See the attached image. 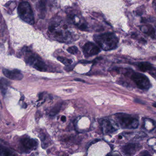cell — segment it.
I'll list each match as a JSON object with an SVG mask.
<instances>
[{"instance_id": "cell-1", "label": "cell", "mask_w": 156, "mask_h": 156, "mask_svg": "<svg viewBox=\"0 0 156 156\" xmlns=\"http://www.w3.org/2000/svg\"><path fill=\"white\" fill-rule=\"evenodd\" d=\"M93 39L101 48L105 51L116 49L119 43L118 38L113 33L95 35Z\"/></svg>"}, {"instance_id": "cell-2", "label": "cell", "mask_w": 156, "mask_h": 156, "mask_svg": "<svg viewBox=\"0 0 156 156\" xmlns=\"http://www.w3.org/2000/svg\"><path fill=\"white\" fill-rule=\"evenodd\" d=\"M49 32L52 36L58 41L65 42L69 41L72 37L71 33L68 30V25L65 24L53 22L48 28Z\"/></svg>"}, {"instance_id": "cell-3", "label": "cell", "mask_w": 156, "mask_h": 156, "mask_svg": "<svg viewBox=\"0 0 156 156\" xmlns=\"http://www.w3.org/2000/svg\"><path fill=\"white\" fill-rule=\"evenodd\" d=\"M18 14L20 18L25 23L30 25L34 24L33 11L31 6L27 1L21 2L18 6Z\"/></svg>"}, {"instance_id": "cell-4", "label": "cell", "mask_w": 156, "mask_h": 156, "mask_svg": "<svg viewBox=\"0 0 156 156\" xmlns=\"http://www.w3.org/2000/svg\"><path fill=\"white\" fill-rule=\"evenodd\" d=\"M118 120L122 128L128 129H134L138 127L139 121L138 120L128 114H118Z\"/></svg>"}, {"instance_id": "cell-5", "label": "cell", "mask_w": 156, "mask_h": 156, "mask_svg": "<svg viewBox=\"0 0 156 156\" xmlns=\"http://www.w3.org/2000/svg\"><path fill=\"white\" fill-rule=\"evenodd\" d=\"M131 79L137 87L142 90H148L152 86L149 79L144 74L134 72L131 76Z\"/></svg>"}, {"instance_id": "cell-6", "label": "cell", "mask_w": 156, "mask_h": 156, "mask_svg": "<svg viewBox=\"0 0 156 156\" xmlns=\"http://www.w3.org/2000/svg\"><path fill=\"white\" fill-rule=\"evenodd\" d=\"M26 62L38 71L40 72L47 71V67L45 63L36 55H30L26 59Z\"/></svg>"}, {"instance_id": "cell-7", "label": "cell", "mask_w": 156, "mask_h": 156, "mask_svg": "<svg viewBox=\"0 0 156 156\" xmlns=\"http://www.w3.org/2000/svg\"><path fill=\"white\" fill-rule=\"evenodd\" d=\"M82 50L86 57L95 56L100 52V49L98 46L90 42H87L82 47Z\"/></svg>"}, {"instance_id": "cell-8", "label": "cell", "mask_w": 156, "mask_h": 156, "mask_svg": "<svg viewBox=\"0 0 156 156\" xmlns=\"http://www.w3.org/2000/svg\"><path fill=\"white\" fill-rule=\"evenodd\" d=\"M100 125L104 134H110L116 131V127L112 122L107 119H103L101 120Z\"/></svg>"}, {"instance_id": "cell-9", "label": "cell", "mask_w": 156, "mask_h": 156, "mask_svg": "<svg viewBox=\"0 0 156 156\" xmlns=\"http://www.w3.org/2000/svg\"><path fill=\"white\" fill-rule=\"evenodd\" d=\"M21 144L23 148L26 151L30 152L36 148L38 142L34 139L25 138L21 141Z\"/></svg>"}, {"instance_id": "cell-10", "label": "cell", "mask_w": 156, "mask_h": 156, "mask_svg": "<svg viewBox=\"0 0 156 156\" xmlns=\"http://www.w3.org/2000/svg\"><path fill=\"white\" fill-rule=\"evenodd\" d=\"M3 73L4 75L9 79L14 80H21L23 79L24 76L21 72L17 69L13 70H9L6 69H3Z\"/></svg>"}, {"instance_id": "cell-11", "label": "cell", "mask_w": 156, "mask_h": 156, "mask_svg": "<svg viewBox=\"0 0 156 156\" xmlns=\"http://www.w3.org/2000/svg\"><path fill=\"white\" fill-rule=\"evenodd\" d=\"M138 67L141 71L143 72H148L154 78H156V68L148 62H141L138 65Z\"/></svg>"}, {"instance_id": "cell-12", "label": "cell", "mask_w": 156, "mask_h": 156, "mask_svg": "<svg viewBox=\"0 0 156 156\" xmlns=\"http://www.w3.org/2000/svg\"><path fill=\"white\" fill-rule=\"evenodd\" d=\"M141 146L138 144L129 143L123 147V152L126 155H133L138 152Z\"/></svg>"}, {"instance_id": "cell-13", "label": "cell", "mask_w": 156, "mask_h": 156, "mask_svg": "<svg viewBox=\"0 0 156 156\" xmlns=\"http://www.w3.org/2000/svg\"><path fill=\"white\" fill-rule=\"evenodd\" d=\"M70 18L74 24L77 26L79 29L81 30H85L87 29V25L84 22L82 21L80 17L77 16V14H70Z\"/></svg>"}, {"instance_id": "cell-14", "label": "cell", "mask_w": 156, "mask_h": 156, "mask_svg": "<svg viewBox=\"0 0 156 156\" xmlns=\"http://www.w3.org/2000/svg\"><path fill=\"white\" fill-rule=\"evenodd\" d=\"M141 29L144 33L147 34L152 39H154L156 37L155 30L150 25L141 26Z\"/></svg>"}, {"instance_id": "cell-15", "label": "cell", "mask_w": 156, "mask_h": 156, "mask_svg": "<svg viewBox=\"0 0 156 156\" xmlns=\"http://www.w3.org/2000/svg\"><path fill=\"white\" fill-rule=\"evenodd\" d=\"M10 82L6 79L3 78H1V93L3 94H5L6 92V87L8 86L10 84Z\"/></svg>"}, {"instance_id": "cell-16", "label": "cell", "mask_w": 156, "mask_h": 156, "mask_svg": "<svg viewBox=\"0 0 156 156\" xmlns=\"http://www.w3.org/2000/svg\"><path fill=\"white\" fill-rule=\"evenodd\" d=\"M57 59L60 62H61V63H63V64H64L66 66L71 65L73 62L72 61L71 59H67L64 57L58 56L57 57Z\"/></svg>"}, {"instance_id": "cell-17", "label": "cell", "mask_w": 156, "mask_h": 156, "mask_svg": "<svg viewBox=\"0 0 156 156\" xmlns=\"http://www.w3.org/2000/svg\"><path fill=\"white\" fill-rule=\"evenodd\" d=\"M61 108V104H58L56 105L55 107L53 108L50 111L49 116H54L59 113L60 109Z\"/></svg>"}, {"instance_id": "cell-18", "label": "cell", "mask_w": 156, "mask_h": 156, "mask_svg": "<svg viewBox=\"0 0 156 156\" xmlns=\"http://www.w3.org/2000/svg\"><path fill=\"white\" fill-rule=\"evenodd\" d=\"M1 155L2 156H11V155H13V153L12 152V151L10 150L8 148H1Z\"/></svg>"}, {"instance_id": "cell-19", "label": "cell", "mask_w": 156, "mask_h": 156, "mask_svg": "<svg viewBox=\"0 0 156 156\" xmlns=\"http://www.w3.org/2000/svg\"><path fill=\"white\" fill-rule=\"evenodd\" d=\"M47 0H40L39 2V8L40 11H45L46 8Z\"/></svg>"}, {"instance_id": "cell-20", "label": "cell", "mask_w": 156, "mask_h": 156, "mask_svg": "<svg viewBox=\"0 0 156 156\" xmlns=\"http://www.w3.org/2000/svg\"><path fill=\"white\" fill-rule=\"evenodd\" d=\"M68 52L72 55H76L78 52V48L75 46L70 47L67 49Z\"/></svg>"}, {"instance_id": "cell-21", "label": "cell", "mask_w": 156, "mask_h": 156, "mask_svg": "<svg viewBox=\"0 0 156 156\" xmlns=\"http://www.w3.org/2000/svg\"><path fill=\"white\" fill-rule=\"evenodd\" d=\"M61 120L62 122H65L66 120V117L65 116H62L61 118Z\"/></svg>"}, {"instance_id": "cell-22", "label": "cell", "mask_w": 156, "mask_h": 156, "mask_svg": "<svg viewBox=\"0 0 156 156\" xmlns=\"http://www.w3.org/2000/svg\"><path fill=\"white\" fill-rule=\"evenodd\" d=\"M75 81H83V82H84V81L82 80H81V79H75Z\"/></svg>"}, {"instance_id": "cell-23", "label": "cell", "mask_w": 156, "mask_h": 156, "mask_svg": "<svg viewBox=\"0 0 156 156\" xmlns=\"http://www.w3.org/2000/svg\"><path fill=\"white\" fill-rule=\"evenodd\" d=\"M23 107L24 108H27V104H25V103H24V104H23Z\"/></svg>"}, {"instance_id": "cell-24", "label": "cell", "mask_w": 156, "mask_h": 156, "mask_svg": "<svg viewBox=\"0 0 156 156\" xmlns=\"http://www.w3.org/2000/svg\"><path fill=\"white\" fill-rule=\"evenodd\" d=\"M153 107H155V108H156V103H154V104H153Z\"/></svg>"}, {"instance_id": "cell-25", "label": "cell", "mask_w": 156, "mask_h": 156, "mask_svg": "<svg viewBox=\"0 0 156 156\" xmlns=\"http://www.w3.org/2000/svg\"><path fill=\"white\" fill-rule=\"evenodd\" d=\"M122 137L121 136H119V139H122Z\"/></svg>"}]
</instances>
